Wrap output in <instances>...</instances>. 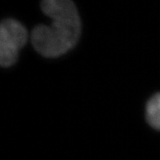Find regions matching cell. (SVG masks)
<instances>
[{"label": "cell", "instance_id": "3957f363", "mask_svg": "<svg viewBox=\"0 0 160 160\" xmlns=\"http://www.w3.org/2000/svg\"><path fill=\"white\" fill-rule=\"evenodd\" d=\"M146 119L152 128L160 130V92L156 93L148 101Z\"/></svg>", "mask_w": 160, "mask_h": 160}, {"label": "cell", "instance_id": "7a4b0ae2", "mask_svg": "<svg viewBox=\"0 0 160 160\" xmlns=\"http://www.w3.org/2000/svg\"><path fill=\"white\" fill-rule=\"evenodd\" d=\"M27 30L19 21L6 19L0 25V64L9 67L17 61L27 41Z\"/></svg>", "mask_w": 160, "mask_h": 160}, {"label": "cell", "instance_id": "6da1fadb", "mask_svg": "<svg viewBox=\"0 0 160 160\" xmlns=\"http://www.w3.org/2000/svg\"><path fill=\"white\" fill-rule=\"evenodd\" d=\"M41 8L52 22L37 25L33 30V46L43 57H60L78 42L81 33L78 11L70 0H45L41 2Z\"/></svg>", "mask_w": 160, "mask_h": 160}]
</instances>
